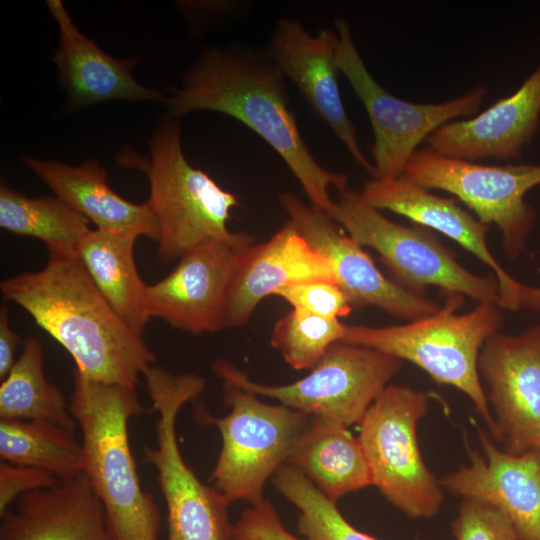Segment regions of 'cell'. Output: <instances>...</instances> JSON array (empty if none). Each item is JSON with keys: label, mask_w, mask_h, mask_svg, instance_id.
<instances>
[{"label": "cell", "mask_w": 540, "mask_h": 540, "mask_svg": "<svg viewBox=\"0 0 540 540\" xmlns=\"http://www.w3.org/2000/svg\"><path fill=\"white\" fill-rule=\"evenodd\" d=\"M163 103L177 119L210 110L242 122L278 153L311 204L326 213L334 204L330 187H347V176L323 167L306 145L290 108L285 76L267 50L237 43L206 50Z\"/></svg>", "instance_id": "1"}, {"label": "cell", "mask_w": 540, "mask_h": 540, "mask_svg": "<svg viewBox=\"0 0 540 540\" xmlns=\"http://www.w3.org/2000/svg\"><path fill=\"white\" fill-rule=\"evenodd\" d=\"M1 293L60 343L83 377L135 389L154 353L112 309L78 257L49 255L44 268L5 279Z\"/></svg>", "instance_id": "2"}, {"label": "cell", "mask_w": 540, "mask_h": 540, "mask_svg": "<svg viewBox=\"0 0 540 540\" xmlns=\"http://www.w3.org/2000/svg\"><path fill=\"white\" fill-rule=\"evenodd\" d=\"M69 407L82 435L83 472L112 540H158L160 512L142 489L128 437L129 420L145 412L135 389L74 371Z\"/></svg>", "instance_id": "3"}, {"label": "cell", "mask_w": 540, "mask_h": 540, "mask_svg": "<svg viewBox=\"0 0 540 540\" xmlns=\"http://www.w3.org/2000/svg\"><path fill=\"white\" fill-rule=\"evenodd\" d=\"M443 295V305L430 316L384 327L346 325L341 342L407 360L438 384L455 387L472 401L491 435L499 440L496 421L480 382L478 358L486 340L503 324L502 308L495 303L479 302L471 311L457 314L464 296L446 292Z\"/></svg>", "instance_id": "4"}, {"label": "cell", "mask_w": 540, "mask_h": 540, "mask_svg": "<svg viewBox=\"0 0 540 540\" xmlns=\"http://www.w3.org/2000/svg\"><path fill=\"white\" fill-rule=\"evenodd\" d=\"M150 157L123 156L127 166L148 177L147 203L159 225L158 258L179 259L190 249L212 240L253 242L252 235L231 232L227 222L240 203L206 172L186 159L178 119L170 116L156 128L150 140Z\"/></svg>", "instance_id": "5"}, {"label": "cell", "mask_w": 540, "mask_h": 540, "mask_svg": "<svg viewBox=\"0 0 540 540\" xmlns=\"http://www.w3.org/2000/svg\"><path fill=\"white\" fill-rule=\"evenodd\" d=\"M144 377L158 417L156 446L144 447L143 458L157 471L167 506L168 540H232L229 503L197 478L184 461L176 437L178 413L204 390V378L173 374L153 365Z\"/></svg>", "instance_id": "6"}, {"label": "cell", "mask_w": 540, "mask_h": 540, "mask_svg": "<svg viewBox=\"0 0 540 540\" xmlns=\"http://www.w3.org/2000/svg\"><path fill=\"white\" fill-rule=\"evenodd\" d=\"M362 247L372 248L403 287L424 294L426 287L458 293L479 302L498 305L499 285L490 273L480 276L462 266L426 228L393 222L362 194L351 188L339 191L328 213Z\"/></svg>", "instance_id": "7"}, {"label": "cell", "mask_w": 540, "mask_h": 540, "mask_svg": "<svg viewBox=\"0 0 540 540\" xmlns=\"http://www.w3.org/2000/svg\"><path fill=\"white\" fill-rule=\"evenodd\" d=\"M428 406L427 393L387 385L359 422L373 485L410 518H431L443 502L440 481L425 465L417 440Z\"/></svg>", "instance_id": "8"}, {"label": "cell", "mask_w": 540, "mask_h": 540, "mask_svg": "<svg viewBox=\"0 0 540 540\" xmlns=\"http://www.w3.org/2000/svg\"><path fill=\"white\" fill-rule=\"evenodd\" d=\"M231 410L224 417L202 415L222 437L210 480L230 504L261 502L265 482L284 465L310 416L283 404L271 405L257 395L224 384Z\"/></svg>", "instance_id": "9"}, {"label": "cell", "mask_w": 540, "mask_h": 540, "mask_svg": "<svg viewBox=\"0 0 540 540\" xmlns=\"http://www.w3.org/2000/svg\"><path fill=\"white\" fill-rule=\"evenodd\" d=\"M401 367V360L375 349L335 343L302 379L285 385H265L227 360H215L213 371L232 385L277 399L310 417L327 418L349 427L359 423L369 406Z\"/></svg>", "instance_id": "10"}, {"label": "cell", "mask_w": 540, "mask_h": 540, "mask_svg": "<svg viewBox=\"0 0 540 540\" xmlns=\"http://www.w3.org/2000/svg\"><path fill=\"white\" fill-rule=\"evenodd\" d=\"M335 30L340 72L362 102L372 126L374 179L401 176L423 140L447 122L474 116L488 93L481 85L440 103L419 104L397 98L366 67L348 22L336 19Z\"/></svg>", "instance_id": "11"}, {"label": "cell", "mask_w": 540, "mask_h": 540, "mask_svg": "<svg viewBox=\"0 0 540 540\" xmlns=\"http://www.w3.org/2000/svg\"><path fill=\"white\" fill-rule=\"evenodd\" d=\"M402 175L427 190L452 194L481 222L496 224L509 258H517L524 249L536 219L524 197L540 185V164L484 165L427 147L414 152Z\"/></svg>", "instance_id": "12"}, {"label": "cell", "mask_w": 540, "mask_h": 540, "mask_svg": "<svg viewBox=\"0 0 540 540\" xmlns=\"http://www.w3.org/2000/svg\"><path fill=\"white\" fill-rule=\"evenodd\" d=\"M278 198L300 235L330 261L335 281L353 309L372 305L407 322L430 316L440 309V305L424 294L386 277L362 246L328 213L312 204L306 205L289 192L281 193Z\"/></svg>", "instance_id": "13"}, {"label": "cell", "mask_w": 540, "mask_h": 540, "mask_svg": "<svg viewBox=\"0 0 540 540\" xmlns=\"http://www.w3.org/2000/svg\"><path fill=\"white\" fill-rule=\"evenodd\" d=\"M478 371L505 451L540 450V323L515 336L491 335L480 351Z\"/></svg>", "instance_id": "14"}, {"label": "cell", "mask_w": 540, "mask_h": 540, "mask_svg": "<svg viewBox=\"0 0 540 540\" xmlns=\"http://www.w3.org/2000/svg\"><path fill=\"white\" fill-rule=\"evenodd\" d=\"M252 244L212 240L187 251L170 274L147 286L150 318L193 334L221 330L231 279Z\"/></svg>", "instance_id": "15"}, {"label": "cell", "mask_w": 540, "mask_h": 540, "mask_svg": "<svg viewBox=\"0 0 540 540\" xmlns=\"http://www.w3.org/2000/svg\"><path fill=\"white\" fill-rule=\"evenodd\" d=\"M335 29L309 33L296 19L281 18L267 52L285 77L294 82L313 113L343 143L353 160L373 174L340 95Z\"/></svg>", "instance_id": "16"}, {"label": "cell", "mask_w": 540, "mask_h": 540, "mask_svg": "<svg viewBox=\"0 0 540 540\" xmlns=\"http://www.w3.org/2000/svg\"><path fill=\"white\" fill-rule=\"evenodd\" d=\"M484 456L470 452V462L440 480L462 498L491 504L514 526L518 540H540V450L511 454L496 447L485 432Z\"/></svg>", "instance_id": "17"}, {"label": "cell", "mask_w": 540, "mask_h": 540, "mask_svg": "<svg viewBox=\"0 0 540 540\" xmlns=\"http://www.w3.org/2000/svg\"><path fill=\"white\" fill-rule=\"evenodd\" d=\"M311 280L335 281L330 261L288 220L270 239L250 245L231 279L222 329L246 325L259 303L283 287Z\"/></svg>", "instance_id": "18"}, {"label": "cell", "mask_w": 540, "mask_h": 540, "mask_svg": "<svg viewBox=\"0 0 540 540\" xmlns=\"http://www.w3.org/2000/svg\"><path fill=\"white\" fill-rule=\"evenodd\" d=\"M540 121V64L508 97L464 120H453L427 138L435 152L474 161L515 160L533 141Z\"/></svg>", "instance_id": "19"}, {"label": "cell", "mask_w": 540, "mask_h": 540, "mask_svg": "<svg viewBox=\"0 0 540 540\" xmlns=\"http://www.w3.org/2000/svg\"><path fill=\"white\" fill-rule=\"evenodd\" d=\"M364 197L377 209L404 216L416 225L440 232L478 258L496 276L499 303L512 310L518 282L499 264L487 243L489 225L463 209L454 197H441L403 175L372 179L362 189Z\"/></svg>", "instance_id": "20"}, {"label": "cell", "mask_w": 540, "mask_h": 540, "mask_svg": "<svg viewBox=\"0 0 540 540\" xmlns=\"http://www.w3.org/2000/svg\"><path fill=\"white\" fill-rule=\"evenodd\" d=\"M46 4L59 28L53 61L68 95L67 109L120 99L163 102L158 90L134 79L135 59L114 58L100 49L80 32L61 0H47Z\"/></svg>", "instance_id": "21"}, {"label": "cell", "mask_w": 540, "mask_h": 540, "mask_svg": "<svg viewBox=\"0 0 540 540\" xmlns=\"http://www.w3.org/2000/svg\"><path fill=\"white\" fill-rule=\"evenodd\" d=\"M0 540H112L87 475L18 497L1 515Z\"/></svg>", "instance_id": "22"}, {"label": "cell", "mask_w": 540, "mask_h": 540, "mask_svg": "<svg viewBox=\"0 0 540 540\" xmlns=\"http://www.w3.org/2000/svg\"><path fill=\"white\" fill-rule=\"evenodd\" d=\"M23 162L59 199L92 221L97 229L158 242L159 225L149 204L129 202L113 191L106 170L98 162L89 160L70 166L29 156L23 157Z\"/></svg>", "instance_id": "23"}, {"label": "cell", "mask_w": 540, "mask_h": 540, "mask_svg": "<svg viewBox=\"0 0 540 540\" xmlns=\"http://www.w3.org/2000/svg\"><path fill=\"white\" fill-rule=\"evenodd\" d=\"M304 474L329 500L373 485L358 438L339 422L310 417L287 464Z\"/></svg>", "instance_id": "24"}, {"label": "cell", "mask_w": 540, "mask_h": 540, "mask_svg": "<svg viewBox=\"0 0 540 540\" xmlns=\"http://www.w3.org/2000/svg\"><path fill=\"white\" fill-rule=\"evenodd\" d=\"M138 236L107 230H91L82 241L78 258L100 293L138 336L150 319L147 286L135 264Z\"/></svg>", "instance_id": "25"}, {"label": "cell", "mask_w": 540, "mask_h": 540, "mask_svg": "<svg viewBox=\"0 0 540 540\" xmlns=\"http://www.w3.org/2000/svg\"><path fill=\"white\" fill-rule=\"evenodd\" d=\"M0 226L13 234L33 237L48 247L49 255L78 257L91 231L89 220L57 196L28 197L1 185Z\"/></svg>", "instance_id": "26"}, {"label": "cell", "mask_w": 540, "mask_h": 540, "mask_svg": "<svg viewBox=\"0 0 540 540\" xmlns=\"http://www.w3.org/2000/svg\"><path fill=\"white\" fill-rule=\"evenodd\" d=\"M0 418L48 421L76 430L78 425L63 392L44 372L43 347L35 337L23 349L0 386Z\"/></svg>", "instance_id": "27"}, {"label": "cell", "mask_w": 540, "mask_h": 540, "mask_svg": "<svg viewBox=\"0 0 540 540\" xmlns=\"http://www.w3.org/2000/svg\"><path fill=\"white\" fill-rule=\"evenodd\" d=\"M75 431L48 421L1 419V460L69 479L83 472L82 446Z\"/></svg>", "instance_id": "28"}, {"label": "cell", "mask_w": 540, "mask_h": 540, "mask_svg": "<svg viewBox=\"0 0 540 540\" xmlns=\"http://www.w3.org/2000/svg\"><path fill=\"white\" fill-rule=\"evenodd\" d=\"M273 484L298 509V531L307 540H377L351 525L336 503L294 467L282 466L274 474Z\"/></svg>", "instance_id": "29"}, {"label": "cell", "mask_w": 540, "mask_h": 540, "mask_svg": "<svg viewBox=\"0 0 540 540\" xmlns=\"http://www.w3.org/2000/svg\"><path fill=\"white\" fill-rule=\"evenodd\" d=\"M345 328L339 319L292 308L276 322L270 343L293 369H312L335 343L341 342Z\"/></svg>", "instance_id": "30"}, {"label": "cell", "mask_w": 540, "mask_h": 540, "mask_svg": "<svg viewBox=\"0 0 540 540\" xmlns=\"http://www.w3.org/2000/svg\"><path fill=\"white\" fill-rule=\"evenodd\" d=\"M455 540H518L509 519L489 503L463 498L451 525Z\"/></svg>", "instance_id": "31"}, {"label": "cell", "mask_w": 540, "mask_h": 540, "mask_svg": "<svg viewBox=\"0 0 540 540\" xmlns=\"http://www.w3.org/2000/svg\"><path fill=\"white\" fill-rule=\"evenodd\" d=\"M274 295L284 299L292 308L330 319H340L353 310L349 298L334 281L299 282L277 290Z\"/></svg>", "instance_id": "32"}, {"label": "cell", "mask_w": 540, "mask_h": 540, "mask_svg": "<svg viewBox=\"0 0 540 540\" xmlns=\"http://www.w3.org/2000/svg\"><path fill=\"white\" fill-rule=\"evenodd\" d=\"M232 540H300L283 525L271 502L263 499L243 511L233 525Z\"/></svg>", "instance_id": "33"}, {"label": "cell", "mask_w": 540, "mask_h": 540, "mask_svg": "<svg viewBox=\"0 0 540 540\" xmlns=\"http://www.w3.org/2000/svg\"><path fill=\"white\" fill-rule=\"evenodd\" d=\"M59 479L52 473L29 466L0 463V516L4 514L19 496L51 487Z\"/></svg>", "instance_id": "34"}, {"label": "cell", "mask_w": 540, "mask_h": 540, "mask_svg": "<svg viewBox=\"0 0 540 540\" xmlns=\"http://www.w3.org/2000/svg\"><path fill=\"white\" fill-rule=\"evenodd\" d=\"M21 343L20 336L10 327L8 307L0 308V379L3 380L13 368L15 353Z\"/></svg>", "instance_id": "35"}, {"label": "cell", "mask_w": 540, "mask_h": 540, "mask_svg": "<svg viewBox=\"0 0 540 540\" xmlns=\"http://www.w3.org/2000/svg\"><path fill=\"white\" fill-rule=\"evenodd\" d=\"M526 309L540 312V287L518 283L513 302V310Z\"/></svg>", "instance_id": "36"}]
</instances>
